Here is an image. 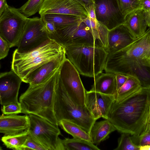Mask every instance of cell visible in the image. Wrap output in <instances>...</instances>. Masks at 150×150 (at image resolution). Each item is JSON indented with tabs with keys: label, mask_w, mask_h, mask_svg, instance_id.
<instances>
[{
	"label": "cell",
	"mask_w": 150,
	"mask_h": 150,
	"mask_svg": "<svg viewBox=\"0 0 150 150\" xmlns=\"http://www.w3.org/2000/svg\"><path fill=\"white\" fill-rule=\"evenodd\" d=\"M104 70L134 77L142 88L150 90V36L145 33L126 47L108 54Z\"/></svg>",
	"instance_id": "1"
},
{
	"label": "cell",
	"mask_w": 150,
	"mask_h": 150,
	"mask_svg": "<svg viewBox=\"0 0 150 150\" xmlns=\"http://www.w3.org/2000/svg\"><path fill=\"white\" fill-rule=\"evenodd\" d=\"M150 111V90L142 88L120 101H114L108 119L116 130L131 135H138L144 130Z\"/></svg>",
	"instance_id": "2"
},
{
	"label": "cell",
	"mask_w": 150,
	"mask_h": 150,
	"mask_svg": "<svg viewBox=\"0 0 150 150\" xmlns=\"http://www.w3.org/2000/svg\"><path fill=\"white\" fill-rule=\"evenodd\" d=\"M58 71L42 83L29 85L19 98L22 113L35 115L59 125L54 112L55 86Z\"/></svg>",
	"instance_id": "3"
},
{
	"label": "cell",
	"mask_w": 150,
	"mask_h": 150,
	"mask_svg": "<svg viewBox=\"0 0 150 150\" xmlns=\"http://www.w3.org/2000/svg\"><path fill=\"white\" fill-rule=\"evenodd\" d=\"M66 55L64 47L49 38L41 45L30 51L19 52L14 51L11 69L27 83L31 74L38 67L55 59Z\"/></svg>",
	"instance_id": "4"
},
{
	"label": "cell",
	"mask_w": 150,
	"mask_h": 150,
	"mask_svg": "<svg viewBox=\"0 0 150 150\" xmlns=\"http://www.w3.org/2000/svg\"><path fill=\"white\" fill-rule=\"evenodd\" d=\"M64 47L67 58L79 74L94 78L104 70L108 53L103 47L84 44L68 45Z\"/></svg>",
	"instance_id": "5"
},
{
	"label": "cell",
	"mask_w": 150,
	"mask_h": 150,
	"mask_svg": "<svg viewBox=\"0 0 150 150\" xmlns=\"http://www.w3.org/2000/svg\"><path fill=\"white\" fill-rule=\"evenodd\" d=\"M54 112L58 123L62 120L70 121L89 134L96 120L86 105L77 104L70 97L61 82L59 71L55 86Z\"/></svg>",
	"instance_id": "6"
},
{
	"label": "cell",
	"mask_w": 150,
	"mask_h": 150,
	"mask_svg": "<svg viewBox=\"0 0 150 150\" xmlns=\"http://www.w3.org/2000/svg\"><path fill=\"white\" fill-rule=\"evenodd\" d=\"M28 116L29 134L46 150H59V136L61 134L58 125L35 115Z\"/></svg>",
	"instance_id": "7"
},
{
	"label": "cell",
	"mask_w": 150,
	"mask_h": 150,
	"mask_svg": "<svg viewBox=\"0 0 150 150\" xmlns=\"http://www.w3.org/2000/svg\"><path fill=\"white\" fill-rule=\"evenodd\" d=\"M29 19L18 8L10 6L0 16V36L11 48L18 46Z\"/></svg>",
	"instance_id": "8"
},
{
	"label": "cell",
	"mask_w": 150,
	"mask_h": 150,
	"mask_svg": "<svg viewBox=\"0 0 150 150\" xmlns=\"http://www.w3.org/2000/svg\"><path fill=\"white\" fill-rule=\"evenodd\" d=\"M56 28L58 42L64 47L74 44L98 45L102 47L82 19Z\"/></svg>",
	"instance_id": "9"
},
{
	"label": "cell",
	"mask_w": 150,
	"mask_h": 150,
	"mask_svg": "<svg viewBox=\"0 0 150 150\" xmlns=\"http://www.w3.org/2000/svg\"><path fill=\"white\" fill-rule=\"evenodd\" d=\"M79 73L69 59L66 58L59 70V75L66 91L77 104L86 105V90Z\"/></svg>",
	"instance_id": "10"
},
{
	"label": "cell",
	"mask_w": 150,
	"mask_h": 150,
	"mask_svg": "<svg viewBox=\"0 0 150 150\" xmlns=\"http://www.w3.org/2000/svg\"><path fill=\"white\" fill-rule=\"evenodd\" d=\"M49 38L42 19L37 17L29 18L16 50L19 52H27L40 46Z\"/></svg>",
	"instance_id": "11"
},
{
	"label": "cell",
	"mask_w": 150,
	"mask_h": 150,
	"mask_svg": "<svg viewBox=\"0 0 150 150\" xmlns=\"http://www.w3.org/2000/svg\"><path fill=\"white\" fill-rule=\"evenodd\" d=\"M98 22L109 30L123 24L125 17L121 13L117 0H94Z\"/></svg>",
	"instance_id": "12"
},
{
	"label": "cell",
	"mask_w": 150,
	"mask_h": 150,
	"mask_svg": "<svg viewBox=\"0 0 150 150\" xmlns=\"http://www.w3.org/2000/svg\"><path fill=\"white\" fill-rule=\"evenodd\" d=\"M40 15L61 14L73 15L83 20L89 15L81 0H44L38 12Z\"/></svg>",
	"instance_id": "13"
},
{
	"label": "cell",
	"mask_w": 150,
	"mask_h": 150,
	"mask_svg": "<svg viewBox=\"0 0 150 150\" xmlns=\"http://www.w3.org/2000/svg\"><path fill=\"white\" fill-rule=\"evenodd\" d=\"M22 82L20 77L12 69L1 73L0 98L2 105L19 102L18 96Z\"/></svg>",
	"instance_id": "14"
},
{
	"label": "cell",
	"mask_w": 150,
	"mask_h": 150,
	"mask_svg": "<svg viewBox=\"0 0 150 150\" xmlns=\"http://www.w3.org/2000/svg\"><path fill=\"white\" fill-rule=\"evenodd\" d=\"M115 100L113 96L86 91V105L96 120L100 118L108 119L110 108Z\"/></svg>",
	"instance_id": "15"
},
{
	"label": "cell",
	"mask_w": 150,
	"mask_h": 150,
	"mask_svg": "<svg viewBox=\"0 0 150 150\" xmlns=\"http://www.w3.org/2000/svg\"><path fill=\"white\" fill-rule=\"evenodd\" d=\"M30 123L28 115H1L0 132L4 136L13 135L29 132Z\"/></svg>",
	"instance_id": "16"
},
{
	"label": "cell",
	"mask_w": 150,
	"mask_h": 150,
	"mask_svg": "<svg viewBox=\"0 0 150 150\" xmlns=\"http://www.w3.org/2000/svg\"><path fill=\"white\" fill-rule=\"evenodd\" d=\"M136 39L124 24L120 25L109 30L106 50L108 54L114 53L129 45Z\"/></svg>",
	"instance_id": "17"
},
{
	"label": "cell",
	"mask_w": 150,
	"mask_h": 150,
	"mask_svg": "<svg viewBox=\"0 0 150 150\" xmlns=\"http://www.w3.org/2000/svg\"><path fill=\"white\" fill-rule=\"evenodd\" d=\"M66 58L65 55L45 63L31 74L27 83L30 85L35 86L45 82L59 70Z\"/></svg>",
	"instance_id": "18"
},
{
	"label": "cell",
	"mask_w": 150,
	"mask_h": 150,
	"mask_svg": "<svg viewBox=\"0 0 150 150\" xmlns=\"http://www.w3.org/2000/svg\"><path fill=\"white\" fill-rule=\"evenodd\" d=\"M135 39L144 34L148 27L144 11L142 8L137 9L125 17L123 24Z\"/></svg>",
	"instance_id": "19"
},
{
	"label": "cell",
	"mask_w": 150,
	"mask_h": 150,
	"mask_svg": "<svg viewBox=\"0 0 150 150\" xmlns=\"http://www.w3.org/2000/svg\"><path fill=\"white\" fill-rule=\"evenodd\" d=\"M89 91L112 95L115 97L117 91L116 74L100 73L94 78V83Z\"/></svg>",
	"instance_id": "20"
},
{
	"label": "cell",
	"mask_w": 150,
	"mask_h": 150,
	"mask_svg": "<svg viewBox=\"0 0 150 150\" xmlns=\"http://www.w3.org/2000/svg\"><path fill=\"white\" fill-rule=\"evenodd\" d=\"M116 130L112 124L108 119L96 122L90 133L92 142L97 146L109 137L110 134Z\"/></svg>",
	"instance_id": "21"
},
{
	"label": "cell",
	"mask_w": 150,
	"mask_h": 150,
	"mask_svg": "<svg viewBox=\"0 0 150 150\" xmlns=\"http://www.w3.org/2000/svg\"><path fill=\"white\" fill-rule=\"evenodd\" d=\"M83 20L95 36L101 46L106 50L109 30L98 22L96 16L90 17L88 15L87 18Z\"/></svg>",
	"instance_id": "22"
},
{
	"label": "cell",
	"mask_w": 150,
	"mask_h": 150,
	"mask_svg": "<svg viewBox=\"0 0 150 150\" xmlns=\"http://www.w3.org/2000/svg\"><path fill=\"white\" fill-rule=\"evenodd\" d=\"M92 142L73 137L59 139V150H99Z\"/></svg>",
	"instance_id": "23"
},
{
	"label": "cell",
	"mask_w": 150,
	"mask_h": 150,
	"mask_svg": "<svg viewBox=\"0 0 150 150\" xmlns=\"http://www.w3.org/2000/svg\"><path fill=\"white\" fill-rule=\"evenodd\" d=\"M142 88L139 81L136 78L128 76L124 84L117 91L115 101H120L140 90Z\"/></svg>",
	"instance_id": "24"
},
{
	"label": "cell",
	"mask_w": 150,
	"mask_h": 150,
	"mask_svg": "<svg viewBox=\"0 0 150 150\" xmlns=\"http://www.w3.org/2000/svg\"><path fill=\"white\" fill-rule=\"evenodd\" d=\"M59 124L64 131L73 137L92 142L90 134L78 125L66 120H62Z\"/></svg>",
	"instance_id": "25"
},
{
	"label": "cell",
	"mask_w": 150,
	"mask_h": 150,
	"mask_svg": "<svg viewBox=\"0 0 150 150\" xmlns=\"http://www.w3.org/2000/svg\"><path fill=\"white\" fill-rule=\"evenodd\" d=\"M47 21L53 23L56 28L68 25L81 19L73 15L61 14H46L40 15Z\"/></svg>",
	"instance_id": "26"
},
{
	"label": "cell",
	"mask_w": 150,
	"mask_h": 150,
	"mask_svg": "<svg viewBox=\"0 0 150 150\" xmlns=\"http://www.w3.org/2000/svg\"><path fill=\"white\" fill-rule=\"evenodd\" d=\"M29 134L28 132L15 135H4L1 140L7 148L16 150H24V145Z\"/></svg>",
	"instance_id": "27"
},
{
	"label": "cell",
	"mask_w": 150,
	"mask_h": 150,
	"mask_svg": "<svg viewBox=\"0 0 150 150\" xmlns=\"http://www.w3.org/2000/svg\"><path fill=\"white\" fill-rule=\"evenodd\" d=\"M44 0H28L18 8L20 12L28 18L38 12Z\"/></svg>",
	"instance_id": "28"
},
{
	"label": "cell",
	"mask_w": 150,
	"mask_h": 150,
	"mask_svg": "<svg viewBox=\"0 0 150 150\" xmlns=\"http://www.w3.org/2000/svg\"><path fill=\"white\" fill-rule=\"evenodd\" d=\"M117 0L121 13L125 17L134 10L142 8L139 0Z\"/></svg>",
	"instance_id": "29"
},
{
	"label": "cell",
	"mask_w": 150,
	"mask_h": 150,
	"mask_svg": "<svg viewBox=\"0 0 150 150\" xmlns=\"http://www.w3.org/2000/svg\"><path fill=\"white\" fill-rule=\"evenodd\" d=\"M130 134L122 133L118 140V145L114 150H139L140 147L132 141Z\"/></svg>",
	"instance_id": "30"
},
{
	"label": "cell",
	"mask_w": 150,
	"mask_h": 150,
	"mask_svg": "<svg viewBox=\"0 0 150 150\" xmlns=\"http://www.w3.org/2000/svg\"><path fill=\"white\" fill-rule=\"evenodd\" d=\"M131 137L133 143L139 147L150 145V130L147 128L139 135H131Z\"/></svg>",
	"instance_id": "31"
},
{
	"label": "cell",
	"mask_w": 150,
	"mask_h": 150,
	"mask_svg": "<svg viewBox=\"0 0 150 150\" xmlns=\"http://www.w3.org/2000/svg\"><path fill=\"white\" fill-rule=\"evenodd\" d=\"M3 114L5 115H16L22 113V108L19 102L12 103L3 106Z\"/></svg>",
	"instance_id": "32"
},
{
	"label": "cell",
	"mask_w": 150,
	"mask_h": 150,
	"mask_svg": "<svg viewBox=\"0 0 150 150\" xmlns=\"http://www.w3.org/2000/svg\"><path fill=\"white\" fill-rule=\"evenodd\" d=\"M23 147L24 150L30 149L46 150L41 144L33 137L29 134Z\"/></svg>",
	"instance_id": "33"
},
{
	"label": "cell",
	"mask_w": 150,
	"mask_h": 150,
	"mask_svg": "<svg viewBox=\"0 0 150 150\" xmlns=\"http://www.w3.org/2000/svg\"><path fill=\"white\" fill-rule=\"evenodd\" d=\"M40 17L43 21L49 38L58 42V38L57 28L54 24L53 22L47 21L42 18Z\"/></svg>",
	"instance_id": "34"
},
{
	"label": "cell",
	"mask_w": 150,
	"mask_h": 150,
	"mask_svg": "<svg viewBox=\"0 0 150 150\" xmlns=\"http://www.w3.org/2000/svg\"><path fill=\"white\" fill-rule=\"evenodd\" d=\"M10 47L8 42L0 36V59H2L8 55Z\"/></svg>",
	"instance_id": "35"
},
{
	"label": "cell",
	"mask_w": 150,
	"mask_h": 150,
	"mask_svg": "<svg viewBox=\"0 0 150 150\" xmlns=\"http://www.w3.org/2000/svg\"><path fill=\"white\" fill-rule=\"evenodd\" d=\"M116 74L117 91L124 84L127 79L128 76L121 74Z\"/></svg>",
	"instance_id": "36"
},
{
	"label": "cell",
	"mask_w": 150,
	"mask_h": 150,
	"mask_svg": "<svg viewBox=\"0 0 150 150\" xmlns=\"http://www.w3.org/2000/svg\"><path fill=\"white\" fill-rule=\"evenodd\" d=\"M9 7L6 0H0V16Z\"/></svg>",
	"instance_id": "37"
},
{
	"label": "cell",
	"mask_w": 150,
	"mask_h": 150,
	"mask_svg": "<svg viewBox=\"0 0 150 150\" xmlns=\"http://www.w3.org/2000/svg\"><path fill=\"white\" fill-rule=\"evenodd\" d=\"M142 8L146 11L150 9V0H139Z\"/></svg>",
	"instance_id": "38"
},
{
	"label": "cell",
	"mask_w": 150,
	"mask_h": 150,
	"mask_svg": "<svg viewBox=\"0 0 150 150\" xmlns=\"http://www.w3.org/2000/svg\"><path fill=\"white\" fill-rule=\"evenodd\" d=\"M85 3L86 8L88 11L90 7L94 4V0H81Z\"/></svg>",
	"instance_id": "39"
},
{
	"label": "cell",
	"mask_w": 150,
	"mask_h": 150,
	"mask_svg": "<svg viewBox=\"0 0 150 150\" xmlns=\"http://www.w3.org/2000/svg\"><path fill=\"white\" fill-rule=\"evenodd\" d=\"M146 19L148 26L150 28V9L146 11H144Z\"/></svg>",
	"instance_id": "40"
},
{
	"label": "cell",
	"mask_w": 150,
	"mask_h": 150,
	"mask_svg": "<svg viewBox=\"0 0 150 150\" xmlns=\"http://www.w3.org/2000/svg\"><path fill=\"white\" fill-rule=\"evenodd\" d=\"M139 150H150V145H146L140 146Z\"/></svg>",
	"instance_id": "41"
},
{
	"label": "cell",
	"mask_w": 150,
	"mask_h": 150,
	"mask_svg": "<svg viewBox=\"0 0 150 150\" xmlns=\"http://www.w3.org/2000/svg\"><path fill=\"white\" fill-rule=\"evenodd\" d=\"M145 128H147L150 130V122H148Z\"/></svg>",
	"instance_id": "42"
},
{
	"label": "cell",
	"mask_w": 150,
	"mask_h": 150,
	"mask_svg": "<svg viewBox=\"0 0 150 150\" xmlns=\"http://www.w3.org/2000/svg\"><path fill=\"white\" fill-rule=\"evenodd\" d=\"M146 33L150 36V28H149L148 29L146 30Z\"/></svg>",
	"instance_id": "43"
},
{
	"label": "cell",
	"mask_w": 150,
	"mask_h": 150,
	"mask_svg": "<svg viewBox=\"0 0 150 150\" xmlns=\"http://www.w3.org/2000/svg\"><path fill=\"white\" fill-rule=\"evenodd\" d=\"M148 122H150V113H149V119H148Z\"/></svg>",
	"instance_id": "44"
}]
</instances>
